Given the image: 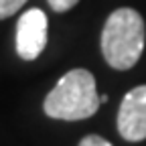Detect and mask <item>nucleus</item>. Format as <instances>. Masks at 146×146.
Here are the masks:
<instances>
[{
  "mask_svg": "<svg viewBox=\"0 0 146 146\" xmlns=\"http://www.w3.org/2000/svg\"><path fill=\"white\" fill-rule=\"evenodd\" d=\"M47 16L41 8L27 10L16 25V53L25 61H33L47 45Z\"/></svg>",
  "mask_w": 146,
  "mask_h": 146,
  "instance_id": "20e7f679",
  "label": "nucleus"
},
{
  "mask_svg": "<svg viewBox=\"0 0 146 146\" xmlns=\"http://www.w3.org/2000/svg\"><path fill=\"white\" fill-rule=\"evenodd\" d=\"M102 102L98 96L96 77L87 69H71L57 81L45 102L43 110L55 120H85L100 110Z\"/></svg>",
  "mask_w": 146,
  "mask_h": 146,
  "instance_id": "f257e3e1",
  "label": "nucleus"
},
{
  "mask_svg": "<svg viewBox=\"0 0 146 146\" xmlns=\"http://www.w3.org/2000/svg\"><path fill=\"white\" fill-rule=\"evenodd\" d=\"M25 2L27 0H0V21L12 16L14 12H18Z\"/></svg>",
  "mask_w": 146,
  "mask_h": 146,
  "instance_id": "39448f33",
  "label": "nucleus"
},
{
  "mask_svg": "<svg viewBox=\"0 0 146 146\" xmlns=\"http://www.w3.org/2000/svg\"><path fill=\"white\" fill-rule=\"evenodd\" d=\"M79 146H112V144H110L106 138L98 136V134H89L79 142Z\"/></svg>",
  "mask_w": 146,
  "mask_h": 146,
  "instance_id": "0eeeda50",
  "label": "nucleus"
},
{
  "mask_svg": "<svg viewBox=\"0 0 146 146\" xmlns=\"http://www.w3.org/2000/svg\"><path fill=\"white\" fill-rule=\"evenodd\" d=\"M47 2H49V6H51L55 12H65V10L73 8L79 0H47Z\"/></svg>",
  "mask_w": 146,
  "mask_h": 146,
  "instance_id": "423d86ee",
  "label": "nucleus"
},
{
  "mask_svg": "<svg viewBox=\"0 0 146 146\" xmlns=\"http://www.w3.org/2000/svg\"><path fill=\"white\" fill-rule=\"evenodd\" d=\"M100 102H102V104H106V102H108V96H106V94H102V96H100Z\"/></svg>",
  "mask_w": 146,
  "mask_h": 146,
  "instance_id": "6e6552de",
  "label": "nucleus"
},
{
  "mask_svg": "<svg viewBox=\"0 0 146 146\" xmlns=\"http://www.w3.org/2000/svg\"><path fill=\"white\" fill-rule=\"evenodd\" d=\"M118 132L128 142L146 140V85H138L124 96L118 110Z\"/></svg>",
  "mask_w": 146,
  "mask_h": 146,
  "instance_id": "7ed1b4c3",
  "label": "nucleus"
},
{
  "mask_svg": "<svg viewBox=\"0 0 146 146\" xmlns=\"http://www.w3.org/2000/svg\"><path fill=\"white\" fill-rule=\"evenodd\" d=\"M146 43L144 18L134 8H118L102 31V53L110 67L126 71L138 63Z\"/></svg>",
  "mask_w": 146,
  "mask_h": 146,
  "instance_id": "f03ea898",
  "label": "nucleus"
}]
</instances>
